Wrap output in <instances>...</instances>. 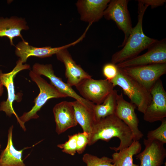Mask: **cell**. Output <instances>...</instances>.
Instances as JSON below:
<instances>
[{"instance_id":"obj_10","label":"cell","mask_w":166,"mask_h":166,"mask_svg":"<svg viewBox=\"0 0 166 166\" xmlns=\"http://www.w3.org/2000/svg\"><path fill=\"white\" fill-rule=\"evenodd\" d=\"M150 93L152 100L144 114V120L149 123L161 121L166 117V92L160 79Z\"/></svg>"},{"instance_id":"obj_25","label":"cell","mask_w":166,"mask_h":166,"mask_svg":"<svg viewBox=\"0 0 166 166\" xmlns=\"http://www.w3.org/2000/svg\"><path fill=\"white\" fill-rule=\"evenodd\" d=\"M68 140L64 143L57 144L63 152L74 156L77 152V134L68 136Z\"/></svg>"},{"instance_id":"obj_29","label":"cell","mask_w":166,"mask_h":166,"mask_svg":"<svg viewBox=\"0 0 166 166\" xmlns=\"http://www.w3.org/2000/svg\"><path fill=\"white\" fill-rule=\"evenodd\" d=\"M3 92V85L0 81V97L2 96Z\"/></svg>"},{"instance_id":"obj_17","label":"cell","mask_w":166,"mask_h":166,"mask_svg":"<svg viewBox=\"0 0 166 166\" xmlns=\"http://www.w3.org/2000/svg\"><path fill=\"white\" fill-rule=\"evenodd\" d=\"M53 112L56 124L55 131L58 135L77 125L71 102L64 101L56 104Z\"/></svg>"},{"instance_id":"obj_30","label":"cell","mask_w":166,"mask_h":166,"mask_svg":"<svg viewBox=\"0 0 166 166\" xmlns=\"http://www.w3.org/2000/svg\"><path fill=\"white\" fill-rule=\"evenodd\" d=\"M1 144H0V148H1Z\"/></svg>"},{"instance_id":"obj_28","label":"cell","mask_w":166,"mask_h":166,"mask_svg":"<svg viewBox=\"0 0 166 166\" xmlns=\"http://www.w3.org/2000/svg\"><path fill=\"white\" fill-rule=\"evenodd\" d=\"M140 2L150 6L152 9L163 6L166 2L165 0H138Z\"/></svg>"},{"instance_id":"obj_11","label":"cell","mask_w":166,"mask_h":166,"mask_svg":"<svg viewBox=\"0 0 166 166\" xmlns=\"http://www.w3.org/2000/svg\"><path fill=\"white\" fill-rule=\"evenodd\" d=\"M32 71L38 75H43L47 77L50 80L51 84L67 97L73 98L89 107H94L95 105L94 103L86 100L78 95L71 86L63 82L61 78L56 76L51 64L36 63L33 66Z\"/></svg>"},{"instance_id":"obj_24","label":"cell","mask_w":166,"mask_h":166,"mask_svg":"<svg viewBox=\"0 0 166 166\" xmlns=\"http://www.w3.org/2000/svg\"><path fill=\"white\" fill-rule=\"evenodd\" d=\"M160 125L156 129L150 131L147 134V139L155 140L165 144L166 143V120L161 121Z\"/></svg>"},{"instance_id":"obj_18","label":"cell","mask_w":166,"mask_h":166,"mask_svg":"<svg viewBox=\"0 0 166 166\" xmlns=\"http://www.w3.org/2000/svg\"><path fill=\"white\" fill-rule=\"evenodd\" d=\"M29 28L24 18L16 16L9 18H0V37H7L11 45L14 46L13 39L16 37H20L24 41L21 32L23 30H28Z\"/></svg>"},{"instance_id":"obj_27","label":"cell","mask_w":166,"mask_h":166,"mask_svg":"<svg viewBox=\"0 0 166 166\" xmlns=\"http://www.w3.org/2000/svg\"><path fill=\"white\" fill-rule=\"evenodd\" d=\"M89 134L85 132L77 134V152L79 154L83 153L88 145Z\"/></svg>"},{"instance_id":"obj_9","label":"cell","mask_w":166,"mask_h":166,"mask_svg":"<svg viewBox=\"0 0 166 166\" xmlns=\"http://www.w3.org/2000/svg\"><path fill=\"white\" fill-rule=\"evenodd\" d=\"M140 56L116 64L119 69L148 65L166 63V41L164 38L157 41Z\"/></svg>"},{"instance_id":"obj_19","label":"cell","mask_w":166,"mask_h":166,"mask_svg":"<svg viewBox=\"0 0 166 166\" xmlns=\"http://www.w3.org/2000/svg\"><path fill=\"white\" fill-rule=\"evenodd\" d=\"M13 126L12 125L8 131L7 146L2 151L0 155V166H26L22 159V153L25 148L20 150L16 149L12 141Z\"/></svg>"},{"instance_id":"obj_13","label":"cell","mask_w":166,"mask_h":166,"mask_svg":"<svg viewBox=\"0 0 166 166\" xmlns=\"http://www.w3.org/2000/svg\"><path fill=\"white\" fill-rule=\"evenodd\" d=\"M82 40L81 37L74 42L65 45L56 47L45 46L37 47L29 45L25 41L18 42L15 46V53L20 58L23 64L26 62L27 59L30 56H34L44 58L52 56L56 54L62 49L75 45Z\"/></svg>"},{"instance_id":"obj_21","label":"cell","mask_w":166,"mask_h":166,"mask_svg":"<svg viewBox=\"0 0 166 166\" xmlns=\"http://www.w3.org/2000/svg\"><path fill=\"white\" fill-rule=\"evenodd\" d=\"M141 148L139 141L133 140L128 147L113 154L112 163L115 166H139L133 163V157L140 152Z\"/></svg>"},{"instance_id":"obj_8","label":"cell","mask_w":166,"mask_h":166,"mask_svg":"<svg viewBox=\"0 0 166 166\" xmlns=\"http://www.w3.org/2000/svg\"><path fill=\"white\" fill-rule=\"evenodd\" d=\"M82 97L96 105L102 104L114 87L108 80L85 79L76 86Z\"/></svg>"},{"instance_id":"obj_14","label":"cell","mask_w":166,"mask_h":166,"mask_svg":"<svg viewBox=\"0 0 166 166\" xmlns=\"http://www.w3.org/2000/svg\"><path fill=\"white\" fill-rule=\"evenodd\" d=\"M145 148L136 155L140 161L139 166H161L166 156V150L163 143L155 140L144 139Z\"/></svg>"},{"instance_id":"obj_15","label":"cell","mask_w":166,"mask_h":166,"mask_svg":"<svg viewBox=\"0 0 166 166\" xmlns=\"http://www.w3.org/2000/svg\"><path fill=\"white\" fill-rule=\"evenodd\" d=\"M110 0H79L76 5L81 21L93 23L99 21L104 16V11Z\"/></svg>"},{"instance_id":"obj_26","label":"cell","mask_w":166,"mask_h":166,"mask_svg":"<svg viewBox=\"0 0 166 166\" xmlns=\"http://www.w3.org/2000/svg\"><path fill=\"white\" fill-rule=\"evenodd\" d=\"M119 68L116 64L112 63L105 64L102 68V72L106 79L109 81L114 78L117 74Z\"/></svg>"},{"instance_id":"obj_4","label":"cell","mask_w":166,"mask_h":166,"mask_svg":"<svg viewBox=\"0 0 166 166\" xmlns=\"http://www.w3.org/2000/svg\"><path fill=\"white\" fill-rule=\"evenodd\" d=\"M31 80L35 82L40 89V93L34 101V105L31 109L25 112L19 117L20 121L24 124L32 119L39 117L37 112L49 99L52 98H65L67 97L61 93L51 84L49 83L41 76L30 70L29 73Z\"/></svg>"},{"instance_id":"obj_7","label":"cell","mask_w":166,"mask_h":166,"mask_svg":"<svg viewBox=\"0 0 166 166\" xmlns=\"http://www.w3.org/2000/svg\"><path fill=\"white\" fill-rule=\"evenodd\" d=\"M30 68L29 65L23 63L19 59L17 61L16 64L13 69L10 72L3 73L0 70V81L6 88L8 93L7 100L2 102L0 104V111L4 112L6 115L10 117L13 114L16 117L18 122L24 130L26 129L24 124L20 120L19 117L14 111L13 103L15 100H21L18 95H16L15 93L14 79L16 75L20 71L25 69H29Z\"/></svg>"},{"instance_id":"obj_2","label":"cell","mask_w":166,"mask_h":166,"mask_svg":"<svg viewBox=\"0 0 166 166\" xmlns=\"http://www.w3.org/2000/svg\"><path fill=\"white\" fill-rule=\"evenodd\" d=\"M137 22L132 28L123 48L112 56L111 63L117 64L137 56L144 50L148 49L157 41L146 36L143 30L144 14L148 6L137 0Z\"/></svg>"},{"instance_id":"obj_16","label":"cell","mask_w":166,"mask_h":166,"mask_svg":"<svg viewBox=\"0 0 166 166\" xmlns=\"http://www.w3.org/2000/svg\"><path fill=\"white\" fill-rule=\"evenodd\" d=\"M56 54L57 59L64 65L67 83L70 86H76L84 80L91 77L80 65L76 63L67 49H62Z\"/></svg>"},{"instance_id":"obj_5","label":"cell","mask_w":166,"mask_h":166,"mask_svg":"<svg viewBox=\"0 0 166 166\" xmlns=\"http://www.w3.org/2000/svg\"><path fill=\"white\" fill-rule=\"evenodd\" d=\"M150 92L156 82L166 73V63L136 66L120 69Z\"/></svg>"},{"instance_id":"obj_20","label":"cell","mask_w":166,"mask_h":166,"mask_svg":"<svg viewBox=\"0 0 166 166\" xmlns=\"http://www.w3.org/2000/svg\"><path fill=\"white\" fill-rule=\"evenodd\" d=\"M71 102L73 107L77 123L81 126L83 132L89 135L96 122L94 107L85 106L77 100Z\"/></svg>"},{"instance_id":"obj_6","label":"cell","mask_w":166,"mask_h":166,"mask_svg":"<svg viewBox=\"0 0 166 166\" xmlns=\"http://www.w3.org/2000/svg\"><path fill=\"white\" fill-rule=\"evenodd\" d=\"M128 0H110L105 10L103 16L108 20H112L124 34V38L120 47L125 44L132 29L128 9Z\"/></svg>"},{"instance_id":"obj_3","label":"cell","mask_w":166,"mask_h":166,"mask_svg":"<svg viewBox=\"0 0 166 166\" xmlns=\"http://www.w3.org/2000/svg\"><path fill=\"white\" fill-rule=\"evenodd\" d=\"M113 86L121 87L124 94L134 104L139 111L144 113L152 100L150 92L138 82L123 73L119 68L116 76L110 81Z\"/></svg>"},{"instance_id":"obj_1","label":"cell","mask_w":166,"mask_h":166,"mask_svg":"<svg viewBox=\"0 0 166 166\" xmlns=\"http://www.w3.org/2000/svg\"><path fill=\"white\" fill-rule=\"evenodd\" d=\"M113 137L120 140L118 147H110L115 152L128 147L133 141L130 129L115 113L96 122L89 135L88 145H92L99 140L108 142Z\"/></svg>"},{"instance_id":"obj_12","label":"cell","mask_w":166,"mask_h":166,"mask_svg":"<svg viewBox=\"0 0 166 166\" xmlns=\"http://www.w3.org/2000/svg\"><path fill=\"white\" fill-rule=\"evenodd\" d=\"M116 101L115 114L130 129L133 134V140L139 141L143 137L144 134L138 128L139 119L135 112L136 106L126 101L122 93L117 94Z\"/></svg>"},{"instance_id":"obj_22","label":"cell","mask_w":166,"mask_h":166,"mask_svg":"<svg viewBox=\"0 0 166 166\" xmlns=\"http://www.w3.org/2000/svg\"><path fill=\"white\" fill-rule=\"evenodd\" d=\"M117 94V91L113 89L102 104L95 105L93 110L96 122L101 119L115 113Z\"/></svg>"},{"instance_id":"obj_23","label":"cell","mask_w":166,"mask_h":166,"mask_svg":"<svg viewBox=\"0 0 166 166\" xmlns=\"http://www.w3.org/2000/svg\"><path fill=\"white\" fill-rule=\"evenodd\" d=\"M83 161L87 166H115L112 163V159L106 156L99 158L89 153L84 155Z\"/></svg>"}]
</instances>
